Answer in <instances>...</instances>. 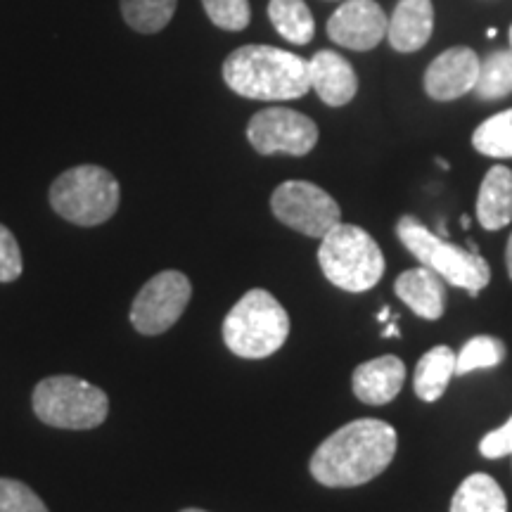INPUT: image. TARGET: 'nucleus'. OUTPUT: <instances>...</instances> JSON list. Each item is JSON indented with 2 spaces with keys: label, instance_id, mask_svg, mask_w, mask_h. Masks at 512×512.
Masks as SVG:
<instances>
[{
  "label": "nucleus",
  "instance_id": "nucleus-34",
  "mask_svg": "<svg viewBox=\"0 0 512 512\" xmlns=\"http://www.w3.org/2000/svg\"><path fill=\"white\" fill-rule=\"evenodd\" d=\"M467 249H470V252H479V247H477V242H467Z\"/></svg>",
  "mask_w": 512,
  "mask_h": 512
},
{
  "label": "nucleus",
  "instance_id": "nucleus-37",
  "mask_svg": "<svg viewBox=\"0 0 512 512\" xmlns=\"http://www.w3.org/2000/svg\"><path fill=\"white\" fill-rule=\"evenodd\" d=\"M510 50H512V27H510Z\"/></svg>",
  "mask_w": 512,
  "mask_h": 512
},
{
  "label": "nucleus",
  "instance_id": "nucleus-19",
  "mask_svg": "<svg viewBox=\"0 0 512 512\" xmlns=\"http://www.w3.org/2000/svg\"><path fill=\"white\" fill-rule=\"evenodd\" d=\"M451 512H508V498L494 477L475 472L453 494Z\"/></svg>",
  "mask_w": 512,
  "mask_h": 512
},
{
  "label": "nucleus",
  "instance_id": "nucleus-36",
  "mask_svg": "<svg viewBox=\"0 0 512 512\" xmlns=\"http://www.w3.org/2000/svg\"><path fill=\"white\" fill-rule=\"evenodd\" d=\"M181 512H207V510H200V508H185Z\"/></svg>",
  "mask_w": 512,
  "mask_h": 512
},
{
  "label": "nucleus",
  "instance_id": "nucleus-25",
  "mask_svg": "<svg viewBox=\"0 0 512 512\" xmlns=\"http://www.w3.org/2000/svg\"><path fill=\"white\" fill-rule=\"evenodd\" d=\"M202 8L216 27L226 31H242L252 22L249 0H202Z\"/></svg>",
  "mask_w": 512,
  "mask_h": 512
},
{
  "label": "nucleus",
  "instance_id": "nucleus-10",
  "mask_svg": "<svg viewBox=\"0 0 512 512\" xmlns=\"http://www.w3.org/2000/svg\"><path fill=\"white\" fill-rule=\"evenodd\" d=\"M247 138L259 155L304 157L318 143V126L302 112L268 107L249 121Z\"/></svg>",
  "mask_w": 512,
  "mask_h": 512
},
{
  "label": "nucleus",
  "instance_id": "nucleus-29",
  "mask_svg": "<svg viewBox=\"0 0 512 512\" xmlns=\"http://www.w3.org/2000/svg\"><path fill=\"white\" fill-rule=\"evenodd\" d=\"M382 337H384V339H387V337H401V330H399V318H392V323L384 325Z\"/></svg>",
  "mask_w": 512,
  "mask_h": 512
},
{
  "label": "nucleus",
  "instance_id": "nucleus-12",
  "mask_svg": "<svg viewBox=\"0 0 512 512\" xmlns=\"http://www.w3.org/2000/svg\"><path fill=\"white\" fill-rule=\"evenodd\" d=\"M477 53L467 46L448 48L434 57L425 72V93L437 102H451L475 91L479 79Z\"/></svg>",
  "mask_w": 512,
  "mask_h": 512
},
{
  "label": "nucleus",
  "instance_id": "nucleus-30",
  "mask_svg": "<svg viewBox=\"0 0 512 512\" xmlns=\"http://www.w3.org/2000/svg\"><path fill=\"white\" fill-rule=\"evenodd\" d=\"M505 264H508V275H510V280H512V235H510V240H508V252H505Z\"/></svg>",
  "mask_w": 512,
  "mask_h": 512
},
{
  "label": "nucleus",
  "instance_id": "nucleus-4",
  "mask_svg": "<svg viewBox=\"0 0 512 512\" xmlns=\"http://www.w3.org/2000/svg\"><path fill=\"white\" fill-rule=\"evenodd\" d=\"M396 235L403 242V247L411 252L422 266L439 273L448 285L460 287L470 297H477L479 292L489 285L491 268L479 252L453 245L439 233H432L425 223H420L415 216H403L396 223Z\"/></svg>",
  "mask_w": 512,
  "mask_h": 512
},
{
  "label": "nucleus",
  "instance_id": "nucleus-21",
  "mask_svg": "<svg viewBox=\"0 0 512 512\" xmlns=\"http://www.w3.org/2000/svg\"><path fill=\"white\" fill-rule=\"evenodd\" d=\"M178 0H121V15L140 34H157L174 17Z\"/></svg>",
  "mask_w": 512,
  "mask_h": 512
},
{
  "label": "nucleus",
  "instance_id": "nucleus-27",
  "mask_svg": "<svg viewBox=\"0 0 512 512\" xmlns=\"http://www.w3.org/2000/svg\"><path fill=\"white\" fill-rule=\"evenodd\" d=\"M22 252L15 235L0 223V283H12L22 275Z\"/></svg>",
  "mask_w": 512,
  "mask_h": 512
},
{
  "label": "nucleus",
  "instance_id": "nucleus-35",
  "mask_svg": "<svg viewBox=\"0 0 512 512\" xmlns=\"http://www.w3.org/2000/svg\"><path fill=\"white\" fill-rule=\"evenodd\" d=\"M437 164L441 166V169H448V162H444V159H437Z\"/></svg>",
  "mask_w": 512,
  "mask_h": 512
},
{
  "label": "nucleus",
  "instance_id": "nucleus-11",
  "mask_svg": "<svg viewBox=\"0 0 512 512\" xmlns=\"http://www.w3.org/2000/svg\"><path fill=\"white\" fill-rule=\"evenodd\" d=\"M389 17L375 0H347L328 19V36L337 46L366 53L387 38Z\"/></svg>",
  "mask_w": 512,
  "mask_h": 512
},
{
  "label": "nucleus",
  "instance_id": "nucleus-8",
  "mask_svg": "<svg viewBox=\"0 0 512 512\" xmlns=\"http://www.w3.org/2000/svg\"><path fill=\"white\" fill-rule=\"evenodd\" d=\"M275 219L287 228L309 238L323 240L337 223H342V209L318 185L309 181H285L271 197Z\"/></svg>",
  "mask_w": 512,
  "mask_h": 512
},
{
  "label": "nucleus",
  "instance_id": "nucleus-33",
  "mask_svg": "<svg viewBox=\"0 0 512 512\" xmlns=\"http://www.w3.org/2000/svg\"><path fill=\"white\" fill-rule=\"evenodd\" d=\"M486 36H489V38H496V36H498V29H496V27L486 29Z\"/></svg>",
  "mask_w": 512,
  "mask_h": 512
},
{
  "label": "nucleus",
  "instance_id": "nucleus-26",
  "mask_svg": "<svg viewBox=\"0 0 512 512\" xmlns=\"http://www.w3.org/2000/svg\"><path fill=\"white\" fill-rule=\"evenodd\" d=\"M0 512H50L46 503L17 479L0 477Z\"/></svg>",
  "mask_w": 512,
  "mask_h": 512
},
{
  "label": "nucleus",
  "instance_id": "nucleus-24",
  "mask_svg": "<svg viewBox=\"0 0 512 512\" xmlns=\"http://www.w3.org/2000/svg\"><path fill=\"white\" fill-rule=\"evenodd\" d=\"M505 358V344L498 337L477 335L456 356V375H467L472 370L496 368Z\"/></svg>",
  "mask_w": 512,
  "mask_h": 512
},
{
  "label": "nucleus",
  "instance_id": "nucleus-17",
  "mask_svg": "<svg viewBox=\"0 0 512 512\" xmlns=\"http://www.w3.org/2000/svg\"><path fill=\"white\" fill-rule=\"evenodd\" d=\"M477 221L484 230H501L512 221V171L494 166L486 171L477 197Z\"/></svg>",
  "mask_w": 512,
  "mask_h": 512
},
{
  "label": "nucleus",
  "instance_id": "nucleus-28",
  "mask_svg": "<svg viewBox=\"0 0 512 512\" xmlns=\"http://www.w3.org/2000/svg\"><path fill=\"white\" fill-rule=\"evenodd\" d=\"M479 453L489 460L512 456V418L479 441Z\"/></svg>",
  "mask_w": 512,
  "mask_h": 512
},
{
  "label": "nucleus",
  "instance_id": "nucleus-14",
  "mask_svg": "<svg viewBox=\"0 0 512 512\" xmlns=\"http://www.w3.org/2000/svg\"><path fill=\"white\" fill-rule=\"evenodd\" d=\"M403 382H406V363L399 356H380L354 370L351 387L358 401L368 406H387L399 396Z\"/></svg>",
  "mask_w": 512,
  "mask_h": 512
},
{
  "label": "nucleus",
  "instance_id": "nucleus-16",
  "mask_svg": "<svg viewBox=\"0 0 512 512\" xmlns=\"http://www.w3.org/2000/svg\"><path fill=\"white\" fill-rule=\"evenodd\" d=\"M396 294L415 316L425 320H439L446 309V280L427 266L411 268L401 273L394 285Z\"/></svg>",
  "mask_w": 512,
  "mask_h": 512
},
{
  "label": "nucleus",
  "instance_id": "nucleus-13",
  "mask_svg": "<svg viewBox=\"0 0 512 512\" xmlns=\"http://www.w3.org/2000/svg\"><path fill=\"white\" fill-rule=\"evenodd\" d=\"M311 88L330 107H344L356 98L358 79L347 57L335 50H320L309 60Z\"/></svg>",
  "mask_w": 512,
  "mask_h": 512
},
{
  "label": "nucleus",
  "instance_id": "nucleus-22",
  "mask_svg": "<svg viewBox=\"0 0 512 512\" xmlns=\"http://www.w3.org/2000/svg\"><path fill=\"white\" fill-rule=\"evenodd\" d=\"M472 145L479 155L494 159L512 157V110L498 112L482 121L472 133Z\"/></svg>",
  "mask_w": 512,
  "mask_h": 512
},
{
  "label": "nucleus",
  "instance_id": "nucleus-31",
  "mask_svg": "<svg viewBox=\"0 0 512 512\" xmlns=\"http://www.w3.org/2000/svg\"><path fill=\"white\" fill-rule=\"evenodd\" d=\"M389 318H392V311H389V306H384V309L377 313V320H380V323H387Z\"/></svg>",
  "mask_w": 512,
  "mask_h": 512
},
{
  "label": "nucleus",
  "instance_id": "nucleus-5",
  "mask_svg": "<svg viewBox=\"0 0 512 512\" xmlns=\"http://www.w3.org/2000/svg\"><path fill=\"white\" fill-rule=\"evenodd\" d=\"M290 335V316L266 290H249L223 320V342L240 358H266Z\"/></svg>",
  "mask_w": 512,
  "mask_h": 512
},
{
  "label": "nucleus",
  "instance_id": "nucleus-3",
  "mask_svg": "<svg viewBox=\"0 0 512 512\" xmlns=\"http://www.w3.org/2000/svg\"><path fill=\"white\" fill-rule=\"evenodd\" d=\"M318 264L325 278L344 292H368L384 275V254L368 230L337 223L320 240Z\"/></svg>",
  "mask_w": 512,
  "mask_h": 512
},
{
  "label": "nucleus",
  "instance_id": "nucleus-7",
  "mask_svg": "<svg viewBox=\"0 0 512 512\" xmlns=\"http://www.w3.org/2000/svg\"><path fill=\"white\" fill-rule=\"evenodd\" d=\"M34 413L60 430H93L110 413V399L100 387L81 377L55 375L36 384Z\"/></svg>",
  "mask_w": 512,
  "mask_h": 512
},
{
  "label": "nucleus",
  "instance_id": "nucleus-2",
  "mask_svg": "<svg viewBox=\"0 0 512 512\" xmlns=\"http://www.w3.org/2000/svg\"><path fill=\"white\" fill-rule=\"evenodd\" d=\"M223 81L249 100H297L311 91L309 62L273 46H242L223 62Z\"/></svg>",
  "mask_w": 512,
  "mask_h": 512
},
{
  "label": "nucleus",
  "instance_id": "nucleus-9",
  "mask_svg": "<svg viewBox=\"0 0 512 512\" xmlns=\"http://www.w3.org/2000/svg\"><path fill=\"white\" fill-rule=\"evenodd\" d=\"M192 285L181 271H162L147 280L131 306V323L140 335H162L188 309Z\"/></svg>",
  "mask_w": 512,
  "mask_h": 512
},
{
  "label": "nucleus",
  "instance_id": "nucleus-15",
  "mask_svg": "<svg viewBox=\"0 0 512 512\" xmlns=\"http://www.w3.org/2000/svg\"><path fill=\"white\" fill-rule=\"evenodd\" d=\"M434 29L432 0H399L389 17L387 41L399 53H418L427 46Z\"/></svg>",
  "mask_w": 512,
  "mask_h": 512
},
{
  "label": "nucleus",
  "instance_id": "nucleus-23",
  "mask_svg": "<svg viewBox=\"0 0 512 512\" xmlns=\"http://www.w3.org/2000/svg\"><path fill=\"white\" fill-rule=\"evenodd\" d=\"M475 93L482 100H501L512 93V50H496L479 64Z\"/></svg>",
  "mask_w": 512,
  "mask_h": 512
},
{
  "label": "nucleus",
  "instance_id": "nucleus-32",
  "mask_svg": "<svg viewBox=\"0 0 512 512\" xmlns=\"http://www.w3.org/2000/svg\"><path fill=\"white\" fill-rule=\"evenodd\" d=\"M460 226L470 228V216H460Z\"/></svg>",
  "mask_w": 512,
  "mask_h": 512
},
{
  "label": "nucleus",
  "instance_id": "nucleus-18",
  "mask_svg": "<svg viewBox=\"0 0 512 512\" xmlns=\"http://www.w3.org/2000/svg\"><path fill=\"white\" fill-rule=\"evenodd\" d=\"M453 375H456V354L446 344H439L427 351L415 366V394L427 403L439 401Z\"/></svg>",
  "mask_w": 512,
  "mask_h": 512
},
{
  "label": "nucleus",
  "instance_id": "nucleus-6",
  "mask_svg": "<svg viewBox=\"0 0 512 512\" xmlns=\"http://www.w3.org/2000/svg\"><path fill=\"white\" fill-rule=\"evenodd\" d=\"M119 181L102 166L83 164L50 185V207L76 226H100L119 209Z\"/></svg>",
  "mask_w": 512,
  "mask_h": 512
},
{
  "label": "nucleus",
  "instance_id": "nucleus-1",
  "mask_svg": "<svg viewBox=\"0 0 512 512\" xmlns=\"http://www.w3.org/2000/svg\"><path fill=\"white\" fill-rule=\"evenodd\" d=\"M399 434L389 422L361 418L339 427L311 456V475L330 489H351L380 477L396 456Z\"/></svg>",
  "mask_w": 512,
  "mask_h": 512
},
{
  "label": "nucleus",
  "instance_id": "nucleus-20",
  "mask_svg": "<svg viewBox=\"0 0 512 512\" xmlns=\"http://www.w3.org/2000/svg\"><path fill=\"white\" fill-rule=\"evenodd\" d=\"M268 17H271L275 31L294 46H306L313 41L316 22H313L309 5L304 0H271Z\"/></svg>",
  "mask_w": 512,
  "mask_h": 512
}]
</instances>
